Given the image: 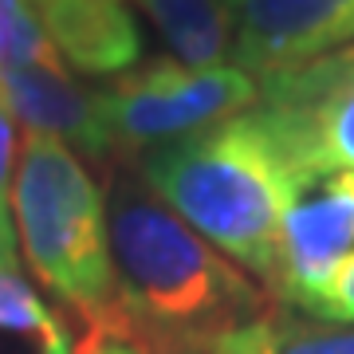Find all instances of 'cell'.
Here are the masks:
<instances>
[{
    "mask_svg": "<svg viewBox=\"0 0 354 354\" xmlns=\"http://www.w3.org/2000/svg\"><path fill=\"white\" fill-rule=\"evenodd\" d=\"M354 252V169L311 174L283 213L276 304L299 307Z\"/></svg>",
    "mask_w": 354,
    "mask_h": 354,
    "instance_id": "obj_7",
    "label": "cell"
},
{
    "mask_svg": "<svg viewBox=\"0 0 354 354\" xmlns=\"http://www.w3.org/2000/svg\"><path fill=\"white\" fill-rule=\"evenodd\" d=\"M205 354H354V327L272 304L256 319L221 335Z\"/></svg>",
    "mask_w": 354,
    "mask_h": 354,
    "instance_id": "obj_11",
    "label": "cell"
},
{
    "mask_svg": "<svg viewBox=\"0 0 354 354\" xmlns=\"http://www.w3.org/2000/svg\"><path fill=\"white\" fill-rule=\"evenodd\" d=\"M0 354H75L67 319L20 264H0Z\"/></svg>",
    "mask_w": 354,
    "mask_h": 354,
    "instance_id": "obj_12",
    "label": "cell"
},
{
    "mask_svg": "<svg viewBox=\"0 0 354 354\" xmlns=\"http://www.w3.org/2000/svg\"><path fill=\"white\" fill-rule=\"evenodd\" d=\"M16 118L0 106V264H20V241L12 221V181H16Z\"/></svg>",
    "mask_w": 354,
    "mask_h": 354,
    "instance_id": "obj_14",
    "label": "cell"
},
{
    "mask_svg": "<svg viewBox=\"0 0 354 354\" xmlns=\"http://www.w3.org/2000/svg\"><path fill=\"white\" fill-rule=\"evenodd\" d=\"M256 95L260 79L236 64L185 67L165 55L106 79L99 87V111L111 150L138 158L153 146L244 114L256 106Z\"/></svg>",
    "mask_w": 354,
    "mask_h": 354,
    "instance_id": "obj_4",
    "label": "cell"
},
{
    "mask_svg": "<svg viewBox=\"0 0 354 354\" xmlns=\"http://www.w3.org/2000/svg\"><path fill=\"white\" fill-rule=\"evenodd\" d=\"M256 114L299 181L354 169V48L260 79Z\"/></svg>",
    "mask_w": 354,
    "mask_h": 354,
    "instance_id": "obj_5",
    "label": "cell"
},
{
    "mask_svg": "<svg viewBox=\"0 0 354 354\" xmlns=\"http://www.w3.org/2000/svg\"><path fill=\"white\" fill-rule=\"evenodd\" d=\"M150 20L169 59L185 67L232 64V16L225 0H127Z\"/></svg>",
    "mask_w": 354,
    "mask_h": 354,
    "instance_id": "obj_10",
    "label": "cell"
},
{
    "mask_svg": "<svg viewBox=\"0 0 354 354\" xmlns=\"http://www.w3.org/2000/svg\"><path fill=\"white\" fill-rule=\"evenodd\" d=\"M232 64L264 79L354 48V0H225Z\"/></svg>",
    "mask_w": 354,
    "mask_h": 354,
    "instance_id": "obj_6",
    "label": "cell"
},
{
    "mask_svg": "<svg viewBox=\"0 0 354 354\" xmlns=\"http://www.w3.org/2000/svg\"><path fill=\"white\" fill-rule=\"evenodd\" d=\"M75 354H142V346L114 330H87V339L75 346Z\"/></svg>",
    "mask_w": 354,
    "mask_h": 354,
    "instance_id": "obj_16",
    "label": "cell"
},
{
    "mask_svg": "<svg viewBox=\"0 0 354 354\" xmlns=\"http://www.w3.org/2000/svg\"><path fill=\"white\" fill-rule=\"evenodd\" d=\"M114 330L142 354H205L221 335L276 304L241 264L216 252L142 181L106 189Z\"/></svg>",
    "mask_w": 354,
    "mask_h": 354,
    "instance_id": "obj_1",
    "label": "cell"
},
{
    "mask_svg": "<svg viewBox=\"0 0 354 354\" xmlns=\"http://www.w3.org/2000/svg\"><path fill=\"white\" fill-rule=\"evenodd\" d=\"M138 181L272 295L283 213L299 174L248 106L225 122L138 153Z\"/></svg>",
    "mask_w": 354,
    "mask_h": 354,
    "instance_id": "obj_2",
    "label": "cell"
},
{
    "mask_svg": "<svg viewBox=\"0 0 354 354\" xmlns=\"http://www.w3.org/2000/svg\"><path fill=\"white\" fill-rule=\"evenodd\" d=\"M299 311H307L315 319H327V323H351L354 327V252L307 295L299 304Z\"/></svg>",
    "mask_w": 354,
    "mask_h": 354,
    "instance_id": "obj_15",
    "label": "cell"
},
{
    "mask_svg": "<svg viewBox=\"0 0 354 354\" xmlns=\"http://www.w3.org/2000/svg\"><path fill=\"white\" fill-rule=\"evenodd\" d=\"M16 64H59L28 0H0V67Z\"/></svg>",
    "mask_w": 354,
    "mask_h": 354,
    "instance_id": "obj_13",
    "label": "cell"
},
{
    "mask_svg": "<svg viewBox=\"0 0 354 354\" xmlns=\"http://www.w3.org/2000/svg\"><path fill=\"white\" fill-rule=\"evenodd\" d=\"M174 354H193V351H174Z\"/></svg>",
    "mask_w": 354,
    "mask_h": 354,
    "instance_id": "obj_17",
    "label": "cell"
},
{
    "mask_svg": "<svg viewBox=\"0 0 354 354\" xmlns=\"http://www.w3.org/2000/svg\"><path fill=\"white\" fill-rule=\"evenodd\" d=\"M12 221L39 288L87 319V330H114L106 193L71 146L24 130L12 181Z\"/></svg>",
    "mask_w": 354,
    "mask_h": 354,
    "instance_id": "obj_3",
    "label": "cell"
},
{
    "mask_svg": "<svg viewBox=\"0 0 354 354\" xmlns=\"http://www.w3.org/2000/svg\"><path fill=\"white\" fill-rule=\"evenodd\" d=\"M0 106L20 118L24 130L59 138L87 162H106L114 153L102 127L99 87H83L64 64L0 67Z\"/></svg>",
    "mask_w": 354,
    "mask_h": 354,
    "instance_id": "obj_8",
    "label": "cell"
},
{
    "mask_svg": "<svg viewBox=\"0 0 354 354\" xmlns=\"http://www.w3.org/2000/svg\"><path fill=\"white\" fill-rule=\"evenodd\" d=\"M71 75L114 79L142 64V28L127 0H28Z\"/></svg>",
    "mask_w": 354,
    "mask_h": 354,
    "instance_id": "obj_9",
    "label": "cell"
}]
</instances>
